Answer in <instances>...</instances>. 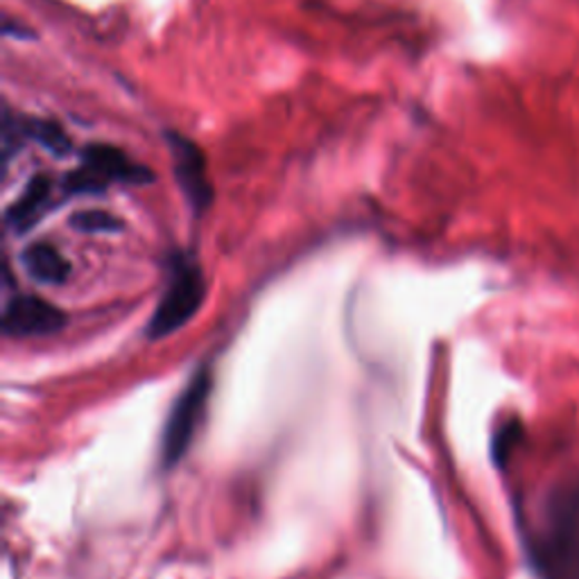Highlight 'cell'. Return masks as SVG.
<instances>
[{"mask_svg":"<svg viewBox=\"0 0 579 579\" xmlns=\"http://www.w3.org/2000/svg\"><path fill=\"white\" fill-rule=\"evenodd\" d=\"M52 195V181L46 175H37L30 179L26 190L19 195V199L8 208L6 225L14 234L28 232L46 210Z\"/></svg>","mask_w":579,"mask_h":579,"instance_id":"52a82bcc","label":"cell"},{"mask_svg":"<svg viewBox=\"0 0 579 579\" xmlns=\"http://www.w3.org/2000/svg\"><path fill=\"white\" fill-rule=\"evenodd\" d=\"M26 272L46 285H61L70 276V265L61 252L48 243H35L21 254Z\"/></svg>","mask_w":579,"mask_h":579,"instance_id":"ba28073f","label":"cell"},{"mask_svg":"<svg viewBox=\"0 0 579 579\" xmlns=\"http://www.w3.org/2000/svg\"><path fill=\"white\" fill-rule=\"evenodd\" d=\"M66 326V315L50 302L35 295L14 297L0 320V328L10 337L55 335Z\"/></svg>","mask_w":579,"mask_h":579,"instance_id":"5b68a950","label":"cell"},{"mask_svg":"<svg viewBox=\"0 0 579 579\" xmlns=\"http://www.w3.org/2000/svg\"><path fill=\"white\" fill-rule=\"evenodd\" d=\"M3 32H6V37H10V39H12V35H19V39H32V32H30V30H23L21 26H14L12 19H6Z\"/></svg>","mask_w":579,"mask_h":579,"instance_id":"7c38bea8","label":"cell"},{"mask_svg":"<svg viewBox=\"0 0 579 579\" xmlns=\"http://www.w3.org/2000/svg\"><path fill=\"white\" fill-rule=\"evenodd\" d=\"M168 148L173 155V168L177 184L195 213H204L213 204V186L206 173V159L199 145L179 131H166Z\"/></svg>","mask_w":579,"mask_h":579,"instance_id":"277c9868","label":"cell"},{"mask_svg":"<svg viewBox=\"0 0 579 579\" xmlns=\"http://www.w3.org/2000/svg\"><path fill=\"white\" fill-rule=\"evenodd\" d=\"M82 166L89 168L94 175H98L102 181H120V184H153L155 175L150 168H145L136 161H131L122 150L114 148V145L96 143L82 153Z\"/></svg>","mask_w":579,"mask_h":579,"instance_id":"8992f818","label":"cell"},{"mask_svg":"<svg viewBox=\"0 0 579 579\" xmlns=\"http://www.w3.org/2000/svg\"><path fill=\"white\" fill-rule=\"evenodd\" d=\"M210 387H213V376L206 367H202L195 372V376L186 383V387L175 399L161 434V462L166 469L177 467L188 453L195 440L197 425L208 405Z\"/></svg>","mask_w":579,"mask_h":579,"instance_id":"3957f363","label":"cell"},{"mask_svg":"<svg viewBox=\"0 0 579 579\" xmlns=\"http://www.w3.org/2000/svg\"><path fill=\"white\" fill-rule=\"evenodd\" d=\"M521 537L537 579H579V464L548 482L521 517Z\"/></svg>","mask_w":579,"mask_h":579,"instance_id":"6da1fadb","label":"cell"},{"mask_svg":"<svg viewBox=\"0 0 579 579\" xmlns=\"http://www.w3.org/2000/svg\"><path fill=\"white\" fill-rule=\"evenodd\" d=\"M206 297V281L199 263L188 254H177L170 263V274L164 295L145 328L150 340H164L186 326Z\"/></svg>","mask_w":579,"mask_h":579,"instance_id":"7a4b0ae2","label":"cell"},{"mask_svg":"<svg viewBox=\"0 0 579 579\" xmlns=\"http://www.w3.org/2000/svg\"><path fill=\"white\" fill-rule=\"evenodd\" d=\"M63 188H66V193H72V195H96L107 188V181H102L98 175H94L89 168L82 166L80 170L66 175Z\"/></svg>","mask_w":579,"mask_h":579,"instance_id":"8fae6325","label":"cell"},{"mask_svg":"<svg viewBox=\"0 0 579 579\" xmlns=\"http://www.w3.org/2000/svg\"><path fill=\"white\" fill-rule=\"evenodd\" d=\"M21 129L28 138H35L46 153L52 157H68L72 150V143L66 136V131L50 120H39V118H26L21 120Z\"/></svg>","mask_w":579,"mask_h":579,"instance_id":"9c48e42d","label":"cell"},{"mask_svg":"<svg viewBox=\"0 0 579 579\" xmlns=\"http://www.w3.org/2000/svg\"><path fill=\"white\" fill-rule=\"evenodd\" d=\"M70 227L80 234H116L125 225L120 217L107 210H80L70 217Z\"/></svg>","mask_w":579,"mask_h":579,"instance_id":"30bf717a","label":"cell"}]
</instances>
